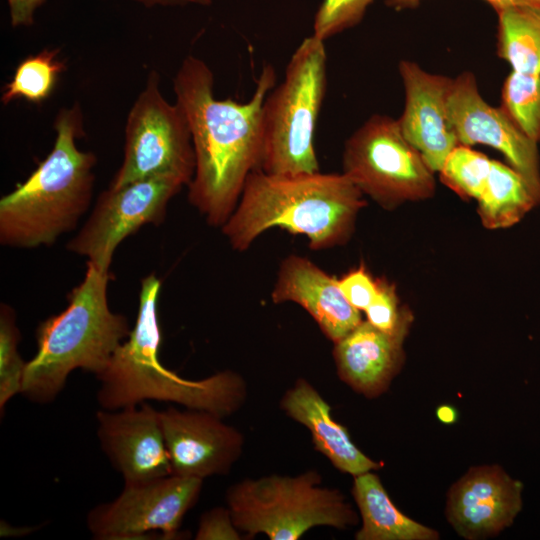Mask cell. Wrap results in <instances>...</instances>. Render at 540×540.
I'll return each mask as SVG.
<instances>
[{"instance_id":"cell-7","label":"cell","mask_w":540,"mask_h":540,"mask_svg":"<svg viewBox=\"0 0 540 540\" xmlns=\"http://www.w3.org/2000/svg\"><path fill=\"white\" fill-rule=\"evenodd\" d=\"M321 483L316 470L245 478L227 489L226 503L246 538L264 534L271 540H297L315 527L356 525L358 516L342 492Z\"/></svg>"},{"instance_id":"cell-32","label":"cell","mask_w":540,"mask_h":540,"mask_svg":"<svg viewBox=\"0 0 540 540\" xmlns=\"http://www.w3.org/2000/svg\"><path fill=\"white\" fill-rule=\"evenodd\" d=\"M421 0H387V3L397 9L412 7L417 5ZM494 10L506 6L513 5H529L540 7V0H486Z\"/></svg>"},{"instance_id":"cell-16","label":"cell","mask_w":540,"mask_h":540,"mask_svg":"<svg viewBox=\"0 0 540 540\" xmlns=\"http://www.w3.org/2000/svg\"><path fill=\"white\" fill-rule=\"evenodd\" d=\"M398 70L405 94L404 109L397 119L400 130L427 165L439 172L459 145L447 110L453 78L429 73L410 60L400 61Z\"/></svg>"},{"instance_id":"cell-19","label":"cell","mask_w":540,"mask_h":540,"mask_svg":"<svg viewBox=\"0 0 540 540\" xmlns=\"http://www.w3.org/2000/svg\"><path fill=\"white\" fill-rule=\"evenodd\" d=\"M280 408L308 429L315 449L340 472L355 477L380 468L353 443L346 427L332 418L331 406L306 379L298 378L285 391Z\"/></svg>"},{"instance_id":"cell-22","label":"cell","mask_w":540,"mask_h":540,"mask_svg":"<svg viewBox=\"0 0 540 540\" xmlns=\"http://www.w3.org/2000/svg\"><path fill=\"white\" fill-rule=\"evenodd\" d=\"M495 11L498 56L512 71L540 74V7L513 5Z\"/></svg>"},{"instance_id":"cell-25","label":"cell","mask_w":540,"mask_h":540,"mask_svg":"<svg viewBox=\"0 0 540 540\" xmlns=\"http://www.w3.org/2000/svg\"><path fill=\"white\" fill-rule=\"evenodd\" d=\"M492 160L470 146L459 144L438 172L443 184L464 199L478 200L486 185Z\"/></svg>"},{"instance_id":"cell-1","label":"cell","mask_w":540,"mask_h":540,"mask_svg":"<svg viewBox=\"0 0 540 540\" xmlns=\"http://www.w3.org/2000/svg\"><path fill=\"white\" fill-rule=\"evenodd\" d=\"M276 74L267 65L246 102L217 99L214 75L200 58L188 55L173 79L176 103L184 111L195 153L187 198L206 222L222 227L240 199L247 177L259 169L264 101Z\"/></svg>"},{"instance_id":"cell-4","label":"cell","mask_w":540,"mask_h":540,"mask_svg":"<svg viewBox=\"0 0 540 540\" xmlns=\"http://www.w3.org/2000/svg\"><path fill=\"white\" fill-rule=\"evenodd\" d=\"M56 138L49 154L21 183L0 199V244L16 249L53 245L76 228L90 207L96 156L82 151L81 107L61 108L54 120Z\"/></svg>"},{"instance_id":"cell-23","label":"cell","mask_w":540,"mask_h":540,"mask_svg":"<svg viewBox=\"0 0 540 540\" xmlns=\"http://www.w3.org/2000/svg\"><path fill=\"white\" fill-rule=\"evenodd\" d=\"M58 54L59 49H43L24 58L4 86L1 102L7 105L16 99L36 104L45 101L52 93L59 75L66 69Z\"/></svg>"},{"instance_id":"cell-24","label":"cell","mask_w":540,"mask_h":540,"mask_svg":"<svg viewBox=\"0 0 540 540\" xmlns=\"http://www.w3.org/2000/svg\"><path fill=\"white\" fill-rule=\"evenodd\" d=\"M501 108L526 136L540 142V74L512 71L502 86Z\"/></svg>"},{"instance_id":"cell-15","label":"cell","mask_w":540,"mask_h":540,"mask_svg":"<svg viewBox=\"0 0 540 540\" xmlns=\"http://www.w3.org/2000/svg\"><path fill=\"white\" fill-rule=\"evenodd\" d=\"M522 491V482L499 465L472 467L448 491L447 520L468 540L496 536L521 511Z\"/></svg>"},{"instance_id":"cell-13","label":"cell","mask_w":540,"mask_h":540,"mask_svg":"<svg viewBox=\"0 0 540 540\" xmlns=\"http://www.w3.org/2000/svg\"><path fill=\"white\" fill-rule=\"evenodd\" d=\"M160 418L172 474L226 475L243 452V434L212 412L170 407Z\"/></svg>"},{"instance_id":"cell-8","label":"cell","mask_w":540,"mask_h":540,"mask_svg":"<svg viewBox=\"0 0 540 540\" xmlns=\"http://www.w3.org/2000/svg\"><path fill=\"white\" fill-rule=\"evenodd\" d=\"M342 167L363 195L387 210L431 198L436 188L435 172L388 115H371L351 134Z\"/></svg>"},{"instance_id":"cell-2","label":"cell","mask_w":540,"mask_h":540,"mask_svg":"<svg viewBox=\"0 0 540 540\" xmlns=\"http://www.w3.org/2000/svg\"><path fill=\"white\" fill-rule=\"evenodd\" d=\"M365 205L363 193L343 173L276 175L256 169L221 230L241 252L273 227L304 235L311 249L323 250L350 239Z\"/></svg>"},{"instance_id":"cell-29","label":"cell","mask_w":540,"mask_h":540,"mask_svg":"<svg viewBox=\"0 0 540 540\" xmlns=\"http://www.w3.org/2000/svg\"><path fill=\"white\" fill-rule=\"evenodd\" d=\"M338 284L348 302L359 311L369 307L379 290L378 279L363 264L338 278Z\"/></svg>"},{"instance_id":"cell-10","label":"cell","mask_w":540,"mask_h":540,"mask_svg":"<svg viewBox=\"0 0 540 540\" xmlns=\"http://www.w3.org/2000/svg\"><path fill=\"white\" fill-rule=\"evenodd\" d=\"M184 186L186 183L173 175L109 186L98 196L89 217L66 248L86 257L97 269L110 272L120 243L145 225L163 223L168 203Z\"/></svg>"},{"instance_id":"cell-14","label":"cell","mask_w":540,"mask_h":540,"mask_svg":"<svg viewBox=\"0 0 540 540\" xmlns=\"http://www.w3.org/2000/svg\"><path fill=\"white\" fill-rule=\"evenodd\" d=\"M102 450L122 475L124 483L172 474L160 411L147 402L96 413Z\"/></svg>"},{"instance_id":"cell-21","label":"cell","mask_w":540,"mask_h":540,"mask_svg":"<svg viewBox=\"0 0 540 540\" xmlns=\"http://www.w3.org/2000/svg\"><path fill=\"white\" fill-rule=\"evenodd\" d=\"M477 202L481 223L492 230L515 225L540 204L524 177L497 160L491 162L486 185Z\"/></svg>"},{"instance_id":"cell-9","label":"cell","mask_w":540,"mask_h":540,"mask_svg":"<svg viewBox=\"0 0 540 540\" xmlns=\"http://www.w3.org/2000/svg\"><path fill=\"white\" fill-rule=\"evenodd\" d=\"M195 172V153L184 111L168 102L152 70L126 120L122 163L109 186L159 175H173L186 185ZM186 186V187H187Z\"/></svg>"},{"instance_id":"cell-33","label":"cell","mask_w":540,"mask_h":540,"mask_svg":"<svg viewBox=\"0 0 540 540\" xmlns=\"http://www.w3.org/2000/svg\"><path fill=\"white\" fill-rule=\"evenodd\" d=\"M143 6L150 8L155 6H179V5H210L211 0H132Z\"/></svg>"},{"instance_id":"cell-18","label":"cell","mask_w":540,"mask_h":540,"mask_svg":"<svg viewBox=\"0 0 540 540\" xmlns=\"http://www.w3.org/2000/svg\"><path fill=\"white\" fill-rule=\"evenodd\" d=\"M271 299L275 304L293 302L301 306L333 343L363 321L360 311L345 298L338 278L295 254L281 262Z\"/></svg>"},{"instance_id":"cell-28","label":"cell","mask_w":540,"mask_h":540,"mask_svg":"<svg viewBox=\"0 0 540 540\" xmlns=\"http://www.w3.org/2000/svg\"><path fill=\"white\" fill-rule=\"evenodd\" d=\"M378 294L364 311L367 321L378 329L393 331L401 317L403 306H399V298L395 285L386 279L378 278Z\"/></svg>"},{"instance_id":"cell-11","label":"cell","mask_w":540,"mask_h":540,"mask_svg":"<svg viewBox=\"0 0 540 540\" xmlns=\"http://www.w3.org/2000/svg\"><path fill=\"white\" fill-rule=\"evenodd\" d=\"M203 479L170 474L141 482L124 483L113 501L95 506L87 526L96 539H163L181 536L185 514L196 504Z\"/></svg>"},{"instance_id":"cell-20","label":"cell","mask_w":540,"mask_h":540,"mask_svg":"<svg viewBox=\"0 0 540 540\" xmlns=\"http://www.w3.org/2000/svg\"><path fill=\"white\" fill-rule=\"evenodd\" d=\"M352 495L362 526L356 540H437L439 533L403 514L372 471L354 477Z\"/></svg>"},{"instance_id":"cell-6","label":"cell","mask_w":540,"mask_h":540,"mask_svg":"<svg viewBox=\"0 0 540 540\" xmlns=\"http://www.w3.org/2000/svg\"><path fill=\"white\" fill-rule=\"evenodd\" d=\"M324 42L313 35L305 38L292 54L283 81L264 101L259 169L265 173L319 171L313 140L327 87Z\"/></svg>"},{"instance_id":"cell-17","label":"cell","mask_w":540,"mask_h":540,"mask_svg":"<svg viewBox=\"0 0 540 540\" xmlns=\"http://www.w3.org/2000/svg\"><path fill=\"white\" fill-rule=\"evenodd\" d=\"M413 319L403 306L393 331H382L366 320L335 342L332 354L339 379L370 399L386 392L404 363L403 345Z\"/></svg>"},{"instance_id":"cell-31","label":"cell","mask_w":540,"mask_h":540,"mask_svg":"<svg viewBox=\"0 0 540 540\" xmlns=\"http://www.w3.org/2000/svg\"><path fill=\"white\" fill-rule=\"evenodd\" d=\"M47 0H7L13 27H29L34 23L36 11Z\"/></svg>"},{"instance_id":"cell-27","label":"cell","mask_w":540,"mask_h":540,"mask_svg":"<svg viewBox=\"0 0 540 540\" xmlns=\"http://www.w3.org/2000/svg\"><path fill=\"white\" fill-rule=\"evenodd\" d=\"M374 0H323L318 8L313 36L325 41L358 24Z\"/></svg>"},{"instance_id":"cell-3","label":"cell","mask_w":540,"mask_h":540,"mask_svg":"<svg viewBox=\"0 0 540 540\" xmlns=\"http://www.w3.org/2000/svg\"><path fill=\"white\" fill-rule=\"evenodd\" d=\"M160 289L161 281L154 273L141 280L134 327L96 376L100 382L98 403L102 409L118 410L156 400L209 411L222 418L232 415L247 398V384L241 375L224 370L192 380L161 363Z\"/></svg>"},{"instance_id":"cell-12","label":"cell","mask_w":540,"mask_h":540,"mask_svg":"<svg viewBox=\"0 0 540 540\" xmlns=\"http://www.w3.org/2000/svg\"><path fill=\"white\" fill-rule=\"evenodd\" d=\"M447 110L459 144H483L501 152L540 202L537 143L526 136L501 107L491 106L484 100L471 72L453 78Z\"/></svg>"},{"instance_id":"cell-30","label":"cell","mask_w":540,"mask_h":540,"mask_svg":"<svg viewBox=\"0 0 540 540\" xmlns=\"http://www.w3.org/2000/svg\"><path fill=\"white\" fill-rule=\"evenodd\" d=\"M195 539L240 540L242 537L228 507H215L201 515Z\"/></svg>"},{"instance_id":"cell-5","label":"cell","mask_w":540,"mask_h":540,"mask_svg":"<svg viewBox=\"0 0 540 540\" xmlns=\"http://www.w3.org/2000/svg\"><path fill=\"white\" fill-rule=\"evenodd\" d=\"M110 272L87 262L84 279L67 295L66 308L36 329V352L27 361L21 394L34 403L52 402L72 371L100 374L131 329L108 303Z\"/></svg>"},{"instance_id":"cell-34","label":"cell","mask_w":540,"mask_h":540,"mask_svg":"<svg viewBox=\"0 0 540 540\" xmlns=\"http://www.w3.org/2000/svg\"><path fill=\"white\" fill-rule=\"evenodd\" d=\"M438 420L444 424H454L457 421V410L451 405H441L436 409Z\"/></svg>"},{"instance_id":"cell-26","label":"cell","mask_w":540,"mask_h":540,"mask_svg":"<svg viewBox=\"0 0 540 540\" xmlns=\"http://www.w3.org/2000/svg\"><path fill=\"white\" fill-rule=\"evenodd\" d=\"M21 338L16 314L6 303L0 305V411L17 394H21L27 361L19 351Z\"/></svg>"}]
</instances>
